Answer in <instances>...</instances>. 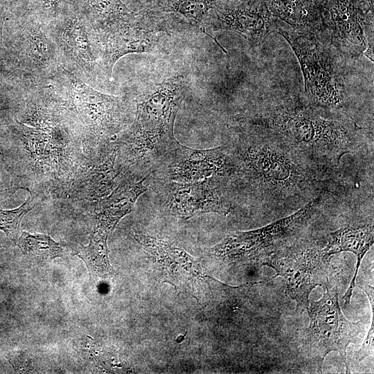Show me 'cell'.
<instances>
[{"instance_id":"1","label":"cell","mask_w":374,"mask_h":374,"mask_svg":"<svg viewBox=\"0 0 374 374\" xmlns=\"http://www.w3.org/2000/svg\"><path fill=\"white\" fill-rule=\"evenodd\" d=\"M226 147L234 166L229 195L237 190L255 204L300 208L332 187L328 169L253 125L239 122Z\"/></svg>"},{"instance_id":"2","label":"cell","mask_w":374,"mask_h":374,"mask_svg":"<svg viewBox=\"0 0 374 374\" xmlns=\"http://www.w3.org/2000/svg\"><path fill=\"white\" fill-rule=\"evenodd\" d=\"M240 120L326 169L339 166L345 154L363 143L360 128L346 114L318 109L301 96L264 99Z\"/></svg>"},{"instance_id":"3","label":"cell","mask_w":374,"mask_h":374,"mask_svg":"<svg viewBox=\"0 0 374 374\" xmlns=\"http://www.w3.org/2000/svg\"><path fill=\"white\" fill-rule=\"evenodd\" d=\"M301 66L304 92L302 98L318 109L346 114V59L323 33H312L280 27Z\"/></svg>"},{"instance_id":"4","label":"cell","mask_w":374,"mask_h":374,"mask_svg":"<svg viewBox=\"0 0 374 374\" xmlns=\"http://www.w3.org/2000/svg\"><path fill=\"white\" fill-rule=\"evenodd\" d=\"M323 202V196L310 201L289 216L259 229L229 233L208 249V254L225 263L259 265L277 251L303 238L310 220Z\"/></svg>"},{"instance_id":"5","label":"cell","mask_w":374,"mask_h":374,"mask_svg":"<svg viewBox=\"0 0 374 374\" xmlns=\"http://www.w3.org/2000/svg\"><path fill=\"white\" fill-rule=\"evenodd\" d=\"M323 290L319 301L309 304L310 323L303 333L302 347L307 357L319 367L328 353H339L348 373L346 349L350 344L359 341L362 324L350 321L342 313L337 284Z\"/></svg>"},{"instance_id":"6","label":"cell","mask_w":374,"mask_h":374,"mask_svg":"<svg viewBox=\"0 0 374 374\" xmlns=\"http://www.w3.org/2000/svg\"><path fill=\"white\" fill-rule=\"evenodd\" d=\"M181 80L159 84L141 96L134 123L127 130L130 139L150 153L165 154L177 143L173 127L184 91Z\"/></svg>"},{"instance_id":"7","label":"cell","mask_w":374,"mask_h":374,"mask_svg":"<svg viewBox=\"0 0 374 374\" xmlns=\"http://www.w3.org/2000/svg\"><path fill=\"white\" fill-rule=\"evenodd\" d=\"M323 247L314 240L301 238L262 263L276 271L274 277L283 278L285 294L296 302L301 313L308 310L310 294L317 286L324 290L330 285V260L325 256Z\"/></svg>"},{"instance_id":"8","label":"cell","mask_w":374,"mask_h":374,"mask_svg":"<svg viewBox=\"0 0 374 374\" xmlns=\"http://www.w3.org/2000/svg\"><path fill=\"white\" fill-rule=\"evenodd\" d=\"M80 123L100 137L118 131L127 105L122 98L105 94L61 66L49 82Z\"/></svg>"},{"instance_id":"9","label":"cell","mask_w":374,"mask_h":374,"mask_svg":"<svg viewBox=\"0 0 374 374\" xmlns=\"http://www.w3.org/2000/svg\"><path fill=\"white\" fill-rule=\"evenodd\" d=\"M47 26L64 68L90 85L105 78L100 41L81 15L68 6Z\"/></svg>"},{"instance_id":"10","label":"cell","mask_w":374,"mask_h":374,"mask_svg":"<svg viewBox=\"0 0 374 374\" xmlns=\"http://www.w3.org/2000/svg\"><path fill=\"white\" fill-rule=\"evenodd\" d=\"M373 10V0H324L323 33L347 61L362 55L373 60L367 33Z\"/></svg>"},{"instance_id":"11","label":"cell","mask_w":374,"mask_h":374,"mask_svg":"<svg viewBox=\"0 0 374 374\" xmlns=\"http://www.w3.org/2000/svg\"><path fill=\"white\" fill-rule=\"evenodd\" d=\"M14 53L24 83L48 84L62 66L48 26L29 9L17 24Z\"/></svg>"},{"instance_id":"12","label":"cell","mask_w":374,"mask_h":374,"mask_svg":"<svg viewBox=\"0 0 374 374\" xmlns=\"http://www.w3.org/2000/svg\"><path fill=\"white\" fill-rule=\"evenodd\" d=\"M134 237L163 283L201 300L206 281L198 260L182 249L155 237L139 233Z\"/></svg>"},{"instance_id":"13","label":"cell","mask_w":374,"mask_h":374,"mask_svg":"<svg viewBox=\"0 0 374 374\" xmlns=\"http://www.w3.org/2000/svg\"><path fill=\"white\" fill-rule=\"evenodd\" d=\"M206 18L214 29L235 32L252 46L261 45L280 27L267 0H220Z\"/></svg>"},{"instance_id":"14","label":"cell","mask_w":374,"mask_h":374,"mask_svg":"<svg viewBox=\"0 0 374 374\" xmlns=\"http://www.w3.org/2000/svg\"><path fill=\"white\" fill-rule=\"evenodd\" d=\"M228 184V179L216 177L189 183L165 181L164 207L170 215L186 220L206 213L226 215L232 207Z\"/></svg>"},{"instance_id":"15","label":"cell","mask_w":374,"mask_h":374,"mask_svg":"<svg viewBox=\"0 0 374 374\" xmlns=\"http://www.w3.org/2000/svg\"><path fill=\"white\" fill-rule=\"evenodd\" d=\"M233 168L226 145L197 150L178 142L156 170H161L165 181L189 183L213 177L229 181Z\"/></svg>"},{"instance_id":"16","label":"cell","mask_w":374,"mask_h":374,"mask_svg":"<svg viewBox=\"0 0 374 374\" xmlns=\"http://www.w3.org/2000/svg\"><path fill=\"white\" fill-rule=\"evenodd\" d=\"M374 229L372 222H357L344 226L330 233L326 237L323 251L326 258L342 252L353 253L357 259L354 276L342 299L346 305L350 304L355 289L357 276L362 260L373 244Z\"/></svg>"},{"instance_id":"17","label":"cell","mask_w":374,"mask_h":374,"mask_svg":"<svg viewBox=\"0 0 374 374\" xmlns=\"http://www.w3.org/2000/svg\"><path fill=\"white\" fill-rule=\"evenodd\" d=\"M154 42L152 32L139 22L137 16L132 22L103 37L100 43L105 78H110L119 58L128 53L148 52Z\"/></svg>"},{"instance_id":"18","label":"cell","mask_w":374,"mask_h":374,"mask_svg":"<svg viewBox=\"0 0 374 374\" xmlns=\"http://www.w3.org/2000/svg\"><path fill=\"white\" fill-rule=\"evenodd\" d=\"M68 6L81 15L99 41L132 22L136 17L123 0H66Z\"/></svg>"},{"instance_id":"19","label":"cell","mask_w":374,"mask_h":374,"mask_svg":"<svg viewBox=\"0 0 374 374\" xmlns=\"http://www.w3.org/2000/svg\"><path fill=\"white\" fill-rule=\"evenodd\" d=\"M148 177L138 181L123 183L109 195L99 199L95 208L93 228L110 235L118 222L131 212L138 197L147 190L144 181Z\"/></svg>"},{"instance_id":"20","label":"cell","mask_w":374,"mask_h":374,"mask_svg":"<svg viewBox=\"0 0 374 374\" xmlns=\"http://www.w3.org/2000/svg\"><path fill=\"white\" fill-rule=\"evenodd\" d=\"M324 0H267L271 13L294 30L323 33Z\"/></svg>"},{"instance_id":"21","label":"cell","mask_w":374,"mask_h":374,"mask_svg":"<svg viewBox=\"0 0 374 374\" xmlns=\"http://www.w3.org/2000/svg\"><path fill=\"white\" fill-rule=\"evenodd\" d=\"M109 235L93 228L86 246H81L76 256L85 263L90 278L94 281L107 280L114 274L109 258L107 239Z\"/></svg>"},{"instance_id":"22","label":"cell","mask_w":374,"mask_h":374,"mask_svg":"<svg viewBox=\"0 0 374 374\" xmlns=\"http://www.w3.org/2000/svg\"><path fill=\"white\" fill-rule=\"evenodd\" d=\"M219 1L220 0H163L162 9L165 12L181 15L205 32L204 20Z\"/></svg>"},{"instance_id":"23","label":"cell","mask_w":374,"mask_h":374,"mask_svg":"<svg viewBox=\"0 0 374 374\" xmlns=\"http://www.w3.org/2000/svg\"><path fill=\"white\" fill-rule=\"evenodd\" d=\"M17 245L24 254H32L54 259L63 255V248L47 234L23 231Z\"/></svg>"},{"instance_id":"24","label":"cell","mask_w":374,"mask_h":374,"mask_svg":"<svg viewBox=\"0 0 374 374\" xmlns=\"http://www.w3.org/2000/svg\"><path fill=\"white\" fill-rule=\"evenodd\" d=\"M33 208V199L28 197L19 207L12 210H0V230L16 242L22 218Z\"/></svg>"},{"instance_id":"25","label":"cell","mask_w":374,"mask_h":374,"mask_svg":"<svg viewBox=\"0 0 374 374\" xmlns=\"http://www.w3.org/2000/svg\"><path fill=\"white\" fill-rule=\"evenodd\" d=\"M68 8L66 0H30L29 10L44 24L55 21Z\"/></svg>"},{"instance_id":"26","label":"cell","mask_w":374,"mask_h":374,"mask_svg":"<svg viewBox=\"0 0 374 374\" xmlns=\"http://www.w3.org/2000/svg\"><path fill=\"white\" fill-rule=\"evenodd\" d=\"M374 319L373 314L372 317V322L370 326L369 330L367 333V335L361 346L359 350L357 352L355 358L358 361H362V359L370 356L373 353V338H374Z\"/></svg>"},{"instance_id":"27","label":"cell","mask_w":374,"mask_h":374,"mask_svg":"<svg viewBox=\"0 0 374 374\" xmlns=\"http://www.w3.org/2000/svg\"><path fill=\"white\" fill-rule=\"evenodd\" d=\"M8 359L16 372L26 373L31 370L30 361L27 360L23 355L15 353L10 355Z\"/></svg>"}]
</instances>
